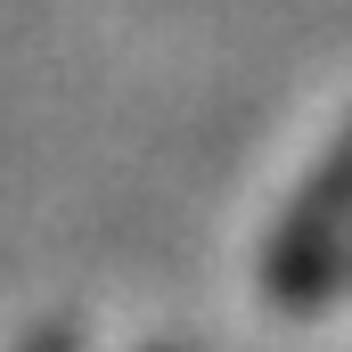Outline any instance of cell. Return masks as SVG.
<instances>
[{"instance_id": "obj_1", "label": "cell", "mask_w": 352, "mask_h": 352, "mask_svg": "<svg viewBox=\"0 0 352 352\" xmlns=\"http://www.w3.org/2000/svg\"><path fill=\"white\" fill-rule=\"evenodd\" d=\"M33 352H74V328H50V336H33Z\"/></svg>"}]
</instances>
